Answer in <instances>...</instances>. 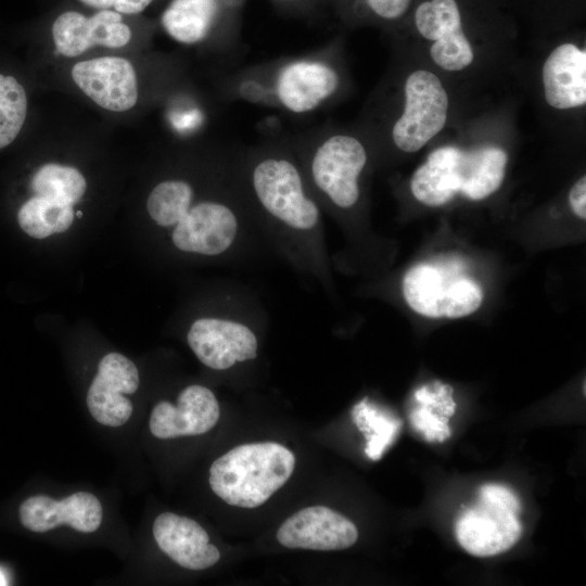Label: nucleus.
<instances>
[{"label": "nucleus", "instance_id": "obj_32", "mask_svg": "<svg viewBox=\"0 0 586 586\" xmlns=\"http://www.w3.org/2000/svg\"><path fill=\"white\" fill-rule=\"evenodd\" d=\"M77 217H78V218L81 217V212H80V211L77 212Z\"/></svg>", "mask_w": 586, "mask_h": 586}, {"label": "nucleus", "instance_id": "obj_24", "mask_svg": "<svg viewBox=\"0 0 586 586\" xmlns=\"http://www.w3.org/2000/svg\"><path fill=\"white\" fill-rule=\"evenodd\" d=\"M415 23L419 33L429 40L461 28V16L456 0H430L416 10Z\"/></svg>", "mask_w": 586, "mask_h": 586}, {"label": "nucleus", "instance_id": "obj_1", "mask_svg": "<svg viewBox=\"0 0 586 586\" xmlns=\"http://www.w3.org/2000/svg\"><path fill=\"white\" fill-rule=\"evenodd\" d=\"M247 204L279 230L310 239L321 230V205L291 143L270 142L234 158Z\"/></svg>", "mask_w": 586, "mask_h": 586}, {"label": "nucleus", "instance_id": "obj_4", "mask_svg": "<svg viewBox=\"0 0 586 586\" xmlns=\"http://www.w3.org/2000/svg\"><path fill=\"white\" fill-rule=\"evenodd\" d=\"M294 454L275 442L239 445L217 458L209 469V486L224 501L241 508L266 502L290 479Z\"/></svg>", "mask_w": 586, "mask_h": 586}, {"label": "nucleus", "instance_id": "obj_26", "mask_svg": "<svg viewBox=\"0 0 586 586\" xmlns=\"http://www.w3.org/2000/svg\"><path fill=\"white\" fill-rule=\"evenodd\" d=\"M431 56L444 69L460 71L471 64L473 51L462 28H459L435 40Z\"/></svg>", "mask_w": 586, "mask_h": 586}, {"label": "nucleus", "instance_id": "obj_18", "mask_svg": "<svg viewBox=\"0 0 586 586\" xmlns=\"http://www.w3.org/2000/svg\"><path fill=\"white\" fill-rule=\"evenodd\" d=\"M153 536L163 552L188 570L208 569L220 558L218 548L209 544L206 531L187 517L161 513L154 520Z\"/></svg>", "mask_w": 586, "mask_h": 586}, {"label": "nucleus", "instance_id": "obj_13", "mask_svg": "<svg viewBox=\"0 0 586 586\" xmlns=\"http://www.w3.org/2000/svg\"><path fill=\"white\" fill-rule=\"evenodd\" d=\"M75 85L95 104L112 112H125L138 100V80L131 63L118 56H102L76 63Z\"/></svg>", "mask_w": 586, "mask_h": 586}, {"label": "nucleus", "instance_id": "obj_22", "mask_svg": "<svg viewBox=\"0 0 586 586\" xmlns=\"http://www.w3.org/2000/svg\"><path fill=\"white\" fill-rule=\"evenodd\" d=\"M195 190L184 179H166L157 183L146 200L150 217L161 227L171 228L189 208Z\"/></svg>", "mask_w": 586, "mask_h": 586}, {"label": "nucleus", "instance_id": "obj_15", "mask_svg": "<svg viewBox=\"0 0 586 586\" xmlns=\"http://www.w3.org/2000/svg\"><path fill=\"white\" fill-rule=\"evenodd\" d=\"M358 538L356 525L326 506L306 507L289 517L277 532L278 542L291 549L342 550Z\"/></svg>", "mask_w": 586, "mask_h": 586}, {"label": "nucleus", "instance_id": "obj_19", "mask_svg": "<svg viewBox=\"0 0 586 586\" xmlns=\"http://www.w3.org/2000/svg\"><path fill=\"white\" fill-rule=\"evenodd\" d=\"M545 98L564 110L586 103V52L572 43L557 47L543 67Z\"/></svg>", "mask_w": 586, "mask_h": 586}, {"label": "nucleus", "instance_id": "obj_21", "mask_svg": "<svg viewBox=\"0 0 586 586\" xmlns=\"http://www.w3.org/2000/svg\"><path fill=\"white\" fill-rule=\"evenodd\" d=\"M30 184L36 195L72 205L87 190V181L77 168L56 163L39 167Z\"/></svg>", "mask_w": 586, "mask_h": 586}, {"label": "nucleus", "instance_id": "obj_6", "mask_svg": "<svg viewBox=\"0 0 586 586\" xmlns=\"http://www.w3.org/2000/svg\"><path fill=\"white\" fill-rule=\"evenodd\" d=\"M277 109L293 115L321 110L337 93L341 76L327 50L265 65Z\"/></svg>", "mask_w": 586, "mask_h": 586}, {"label": "nucleus", "instance_id": "obj_30", "mask_svg": "<svg viewBox=\"0 0 586 586\" xmlns=\"http://www.w3.org/2000/svg\"><path fill=\"white\" fill-rule=\"evenodd\" d=\"M275 9L290 17L314 20L320 16L324 0H269Z\"/></svg>", "mask_w": 586, "mask_h": 586}, {"label": "nucleus", "instance_id": "obj_27", "mask_svg": "<svg viewBox=\"0 0 586 586\" xmlns=\"http://www.w3.org/2000/svg\"><path fill=\"white\" fill-rule=\"evenodd\" d=\"M410 3L411 0H324V4L333 5L341 13L352 9L357 16L371 14L383 21L399 18Z\"/></svg>", "mask_w": 586, "mask_h": 586}, {"label": "nucleus", "instance_id": "obj_12", "mask_svg": "<svg viewBox=\"0 0 586 586\" xmlns=\"http://www.w3.org/2000/svg\"><path fill=\"white\" fill-rule=\"evenodd\" d=\"M187 340L198 359L214 370H226L257 357V335L250 326L233 318L196 319Z\"/></svg>", "mask_w": 586, "mask_h": 586}, {"label": "nucleus", "instance_id": "obj_8", "mask_svg": "<svg viewBox=\"0 0 586 586\" xmlns=\"http://www.w3.org/2000/svg\"><path fill=\"white\" fill-rule=\"evenodd\" d=\"M403 295L409 307L428 318H460L476 311L483 290L470 278L454 276L430 264L411 267L403 278Z\"/></svg>", "mask_w": 586, "mask_h": 586}, {"label": "nucleus", "instance_id": "obj_17", "mask_svg": "<svg viewBox=\"0 0 586 586\" xmlns=\"http://www.w3.org/2000/svg\"><path fill=\"white\" fill-rule=\"evenodd\" d=\"M20 520L27 530L37 533L62 524L82 533H92L101 524L102 506L93 494L87 492H78L61 500L36 495L21 504Z\"/></svg>", "mask_w": 586, "mask_h": 586}, {"label": "nucleus", "instance_id": "obj_28", "mask_svg": "<svg viewBox=\"0 0 586 586\" xmlns=\"http://www.w3.org/2000/svg\"><path fill=\"white\" fill-rule=\"evenodd\" d=\"M432 407L421 406L410 413V422L416 430L420 431L428 442L437 441L440 443L451 436L447 417H440L433 413Z\"/></svg>", "mask_w": 586, "mask_h": 586}, {"label": "nucleus", "instance_id": "obj_14", "mask_svg": "<svg viewBox=\"0 0 586 586\" xmlns=\"http://www.w3.org/2000/svg\"><path fill=\"white\" fill-rule=\"evenodd\" d=\"M139 372L135 364L118 353L105 355L87 394V406L101 424L119 426L132 413V404L125 394L139 387Z\"/></svg>", "mask_w": 586, "mask_h": 586}, {"label": "nucleus", "instance_id": "obj_25", "mask_svg": "<svg viewBox=\"0 0 586 586\" xmlns=\"http://www.w3.org/2000/svg\"><path fill=\"white\" fill-rule=\"evenodd\" d=\"M228 93L230 99L277 107L265 65L246 68L230 76Z\"/></svg>", "mask_w": 586, "mask_h": 586}, {"label": "nucleus", "instance_id": "obj_23", "mask_svg": "<svg viewBox=\"0 0 586 586\" xmlns=\"http://www.w3.org/2000/svg\"><path fill=\"white\" fill-rule=\"evenodd\" d=\"M27 114V95L12 76L0 74V149L20 133Z\"/></svg>", "mask_w": 586, "mask_h": 586}, {"label": "nucleus", "instance_id": "obj_16", "mask_svg": "<svg viewBox=\"0 0 586 586\" xmlns=\"http://www.w3.org/2000/svg\"><path fill=\"white\" fill-rule=\"evenodd\" d=\"M219 415L220 408L214 393L205 386L193 384L180 392L176 405L161 400L154 406L150 431L161 440L200 435L215 426Z\"/></svg>", "mask_w": 586, "mask_h": 586}, {"label": "nucleus", "instance_id": "obj_3", "mask_svg": "<svg viewBox=\"0 0 586 586\" xmlns=\"http://www.w3.org/2000/svg\"><path fill=\"white\" fill-rule=\"evenodd\" d=\"M318 200L341 211L360 199V176L368 163L364 143L355 136L315 128L291 143Z\"/></svg>", "mask_w": 586, "mask_h": 586}, {"label": "nucleus", "instance_id": "obj_31", "mask_svg": "<svg viewBox=\"0 0 586 586\" xmlns=\"http://www.w3.org/2000/svg\"><path fill=\"white\" fill-rule=\"evenodd\" d=\"M569 202L572 211L581 219L586 218V178L583 176L572 187L569 194Z\"/></svg>", "mask_w": 586, "mask_h": 586}, {"label": "nucleus", "instance_id": "obj_10", "mask_svg": "<svg viewBox=\"0 0 586 586\" xmlns=\"http://www.w3.org/2000/svg\"><path fill=\"white\" fill-rule=\"evenodd\" d=\"M448 97L433 73L417 71L405 82V107L393 125L394 144L404 152H417L438 133L447 118Z\"/></svg>", "mask_w": 586, "mask_h": 586}, {"label": "nucleus", "instance_id": "obj_2", "mask_svg": "<svg viewBox=\"0 0 586 586\" xmlns=\"http://www.w3.org/2000/svg\"><path fill=\"white\" fill-rule=\"evenodd\" d=\"M507 164L506 152L498 146L463 150L447 145L432 151L413 173L410 189L424 205L442 206L458 193L483 200L499 189Z\"/></svg>", "mask_w": 586, "mask_h": 586}, {"label": "nucleus", "instance_id": "obj_20", "mask_svg": "<svg viewBox=\"0 0 586 586\" xmlns=\"http://www.w3.org/2000/svg\"><path fill=\"white\" fill-rule=\"evenodd\" d=\"M17 220L28 235L44 239L67 230L74 220V209L72 204L36 195L21 206Z\"/></svg>", "mask_w": 586, "mask_h": 586}, {"label": "nucleus", "instance_id": "obj_7", "mask_svg": "<svg viewBox=\"0 0 586 586\" xmlns=\"http://www.w3.org/2000/svg\"><path fill=\"white\" fill-rule=\"evenodd\" d=\"M245 203L241 184L230 196L195 201L194 195L189 208L171 227L173 244L181 252L212 257L231 251L241 238Z\"/></svg>", "mask_w": 586, "mask_h": 586}, {"label": "nucleus", "instance_id": "obj_9", "mask_svg": "<svg viewBox=\"0 0 586 586\" xmlns=\"http://www.w3.org/2000/svg\"><path fill=\"white\" fill-rule=\"evenodd\" d=\"M245 0H169L160 21L176 41L196 44L217 37L233 47L240 37Z\"/></svg>", "mask_w": 586, "mask_h": 586}, {"label": "nucleus", "instance_id": "obj_11", "mask_svg": "<svg viewBox=\"0 0 586 586\" xmlns=\"http://www.w3.org/2000/svg\"><path fill=\"white\" fill-rule=\"evenodd\" d=\"M88 10L64 9L51 21L52 41L60 54L74 58L93 47L122 48L130 42L129 16L112 10Z\"/></svg>", "mask_w": 586, "mask_h": 586}, {"label": "nucleus", "instance_id": "obj_29", "mask_svg": "<svg viewBox=\"0 0 586 586\" xmlns=\"http://www.w3.org/2000/svg\"><path fill=\"white\" fill-rule=\"evenodd\" d=\"M80 5L94 10H112L126 16H137L157 0H75Z\"/></svg>", "mask_w": 586, "mask_h": 586}, {"label": "nucleus", "instance_id": "obj_5", "mask_svg": "<svg viewBox=\"0 0 586 586\" xmlns=\"http://www.w3.org/2000/svg\"><path fill=\"white\" fill-rule=\"evenodd\" d=\"M521 501L508 486L487 483L479 489L477 502L464 511L455 526L460 546L475 557H492L509 550L521 538L518 514Z\"/></svg>", "mask_w": 586, "mask_h": 586}]
</instances>
